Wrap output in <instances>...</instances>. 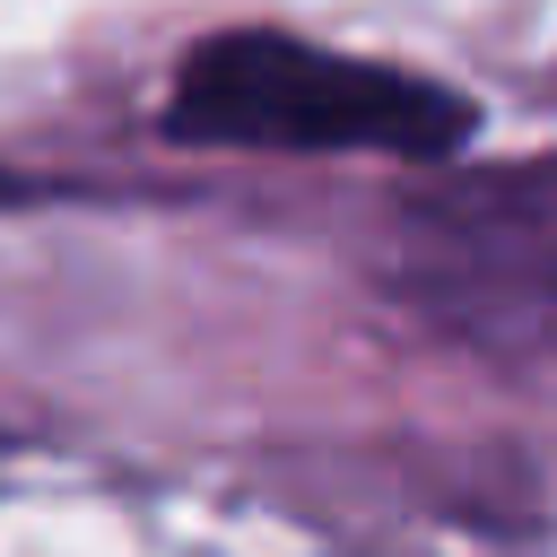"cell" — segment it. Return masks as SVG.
Listing matches in <instances>:
<instances>
[{"mask_svg": "<svg viewBox=\"0 0 557 557\" xmlns=\"http://www.w3.org/2000/svg\"><path fill=\"white\" fill-rule=\"evenodd\" d=\"M165 131L191 148H357V157H444L470 139V104L418 70L322 52L305 35H209L165 87Z\"/></svg>", "mask_w": 557, "mask_h": 557, "instance_id": "6da1fadb", "label": "cell"}, {"mask_svg": "<svg viewBox=\"0 0 557 557\" xmlns=\"http://www.w3.org/2000/svg\"><path fill=\"white\" fill-rule=\"evenodd\" d=\"M9 191H17V183H9V174H0V200H9Z\"/></svg>", "mask_w": 557, "mask_h": 557, "instance_id": "7a4b0ae2", "label": "cell"}]
</instances>
